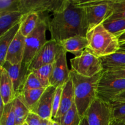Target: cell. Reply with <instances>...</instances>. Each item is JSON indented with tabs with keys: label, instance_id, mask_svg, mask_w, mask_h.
<instances>
[{
	"label": "cell",
	"instance_id": "7a4b0ae2",
	"mask_svg": "<svg viewBox=\"0 0 125 125\" xmlns=\"http://www.w3.org/2000/svg\"><path fill=\"white\" fill-rule=\"evenodd\" d=\"M104 72H100L91 78L82 76L71 69L70 78L73 85L74 104L82 118L86 114L88 109L97 98L98 83Z\"/></svg>",
	"mask_w": 125,
	"mask_h": 125
},
{
	"label": "cell",
	"instance_id": "d4e9b609",
	"mask_svg": "<svg viewBox=\"0 0 125 125\" xmlns=\"http://www.w3.org/2000/svg\"><path fill=\"white\" fill-rule=\"evenodd\" d=\"M52 67L53 64L47 65L32 72L35 74L45 89L50 86V80L52 73Z\"/></svg>",
	"mask_w": 125,
	"mask_h": 125
},
{
	"label": "cell",
	"instance_id": "f35d334b",
	"mask_svg": "<svg viewBox=\"0 0 125 125\" xmlns=\"http://www.w3.org/2000/svg\"><path fill=\"white\" fill-rule=\"evenodd\" d=\"M111 125H125V122H119V121H117L115 120H114Z\"/></svg>",
	"mask_w": 125,
	"mask_h": 125
},
{
	"label": "cell",
	"instance_id": "277c9868",
	"mask_svg": "<svg viewBox=\"0 0 125 125\" xmlns=\"http://www.w3.org/2000/svg\"><path fill=\"white\" fill-rule=\"evenodd\" d=\"M49 19L43 14H41L40 20L34 31L25 39V49L23 62L29 67L37 54L47 42L46 32Z\"/></svg>",
	"mask_w": 125,
	"mask_h": 125
},
{
	"label": "cell",
	"instance_id": "44dd1931",
	"mask_svg": "<svg viewBox=\"0 0 125 125\" xmlns=\"http://www.w3.org/2000/svg\"><path fill=\"white\" fill-rule=\"evenodd\" d=\"M41 14L36 12H30L23 15L20 22V31L26 37L35 29L40 20Z\"/></svg>",
	"mask_w": 125,
	"mask_h": 125
},
{
	"label": "cell",
	"instance_id": "8fae6325",
	"mask_svg": "<svg viewBox=\"0 0 125 125\" xmlns=\"http://www.w3.org/2000/svg\"><path fill=\"white\" fill-rule=\"evenodd\" d=\"M1 67L7 71L12 80L16 96L20 95L23 92L28 77L31 73L29 67L23 62L17 65H12L5 62Z\"/></svg>",
	"mask_w": 125,
	"mask_h": 125
},
{
	"label": "cell",
	"instance_id": "d590c367",
	"mask_svg": "<svg viewBox=\"0 0 125 125\" xmlns=\"http://www.w3.org/2000/svg\"><path fill=\"white\" fill-rule=\"evenodd\" d=\"M53 124V120H46L42 118L41 123L40 125H52Z\"/></svg>",
	"mask_w": 125,
	"mask_h": 125
},
{
	"label": "cell",
	"instance_id": "5b68a950",
	"mask_svg": "<svg viewBox=\"0 0 125 125\" xmlns=\"http://www.w3.org/2000/svg\"><path fill=\"white\" fill-rule=\"evenodd\" d=\"M112 0L76 1L77 5L84 10L89 29L103 24L112 13Z\"/></svg>",
	"mask_w": 125,
	"mask_h": 125
},
{
	"label": "cell",
	"instance_id": "83f0119b",
	"mask_svg": "<svg viewBox=\"0 0 125 125\" xmlns=\"http://www.w3.org/2000/svg\"><path fill=\"white\" fill-rule=\"evenodd\" d=\"M0 125H16L13 101L5 105L3 113L0 116Z\"/></svg>",
	"mask_w": 125,
	"mask_h": 125
},
{
	"label": "cell",
	"instance_id": "f546056e",
	"mask_svg": "<svg viewBox=\"0 0 125 125\" xmlns=\"http://www.w3.org/2000/svg\"><path fill=\"white\" fill-rule=\"evenodd\" d=\"M40 88H44L42 86V84L36 76L35 75L33 72L29 74V76L28 77L26 81L25 85H24L23 91L29 90H32V89H37Z\"/></svg>",
	"mask_w": 125,
	"mask_h": 125
},
{
	"label": "cell",
	"instance_id": "52a82bcc",
	"mask_svg": "<svg viewBox=\"0 0 125 125\" xmlns=\"http://www.w3.org/2000/svg\"><path fill=\"white\" fill-rule=\"evenodd\" d=\"M125 91V78H117L104 73L98 83L97 98L107 103Z\"/></svg>",
	"mask_w": 125,
	"mask_h": 125
},
{
	"label": "cell",
	"instance_id": "d6a6232c",
	"mask_svg": "<svg viewBox=\"0 0 125 125\" xmlns=\"http://www.w3.org/2000/svg\"><path fill=\"white\" fill-rule=\"evenodd\" d=\"M42 118L36 114L31 112L26 120V123L28 125H40Z\"/></svg>",
	"mask_w": 125,
	"mask_h": 125
},
{
	"label": "cell",
	"instance_id": "4fadbf2b",
	"mask_svg": "<svg viewBox=\"0 0 125 125\" xmlns=\"http://www.w3.org/2000/svg\"><path fill=\"white\" fill-rule=\"evenodd\" d=\"M56 88L50 85L46 88L31 112L42 119L52 120V108Z\"/></svg>",
	"mask_w": 125,
	"mask_h": 125
},
{
	"label": "cell",
	"instance_id": "603a6c76",
	"mask_svg": "<svg viewBox=\"0 0 125 125\" xmlns=\"http://www.w3.org/2000/svg\"><path fill=\"white\" fill-rule=\"evenodd\" d=\"M45 89H46L45 88H40L37 89L25 90L19 95L21 96L23 101L30 109L31 112L39 101Z\"/></svg>",
	"mask_w": 125,
	"mask_h": 125
},
{
	"label": "cell",
	"instance_id": "8992f818",
	"mask_svg": "<svg viewBox=\"0 0 125 125\" xmlns=\"http://www.w3.org/2000/svg\"><path fill=\"white\" fill-rule=\"evenodd\" d=\"M72 70L79 75L91 78L103 71L102 62L88 48L79 56L70 60Z\"/></svg>",
	"mask_w": 125,
	"mask_h": 125
},
{
	"label": "cell",
	"instance_id": "9c48e42d",
	"mask_svg": "<svg viewBox=\"0 0 125 125\" xmlns=\"http://www.w3.org/2000/svg\"><path fill=\"white\" fill-rule=\"evenodd\" d=\"M62 50V46L55 40L52 39L47 40L33 59L29 67V70L32 72L45 65L53 64Z\"/></svg>",
	"mask_w": 125,
	"mask_h": 125
},
{
	"label": "cell",
	"instance_id": "484cf974",
	"mask_svg": "<svg viewBox=\"0 0 125 125\" xmlns=\"http://www.w3.org/2000/svg\"><path fill=\"white\" fill-rule=\"evenodd\" d=\"M103 24L107 30L117 37L125 32V19L106 20Z\"/></svg>",
	"mask_w": 125,
	"mask_h": 125
},
{
	"label": "cell",
	"instance_id": "74e56055",
	"mask_svg": "<svg viewBox=\"0 0 125 125\" xmlns=\"http://www.w3.org/2000/svg\"><path fill=\"white\" fill-rule=\"evenodd\" d=\"M118 40H119L120 43L122 42H125V32H123V34H121L119 37H118Z\"/></svg>",
	"mask_w": 125,
	"mask_h": 125
},
{
	"label": "cell",
	"instance_id": "2e32d148",
	"mask_svg": "<svg viewBox=\"0 0 125 125\" xmlns=\"http://www.w3.org/2000/svg\"><path fill=\"white\" fill-rule=\"evenodd\" d=\"M104 73L125 69V49L120 48L114 53L101 57Z\"/></svg>",
	"mask_w": 125,
	"mask_h": 125
},
{
	"label": "cell",
	"instance_id": "e0dca14e",
	"mask_svg": "<svg viewBox=\"0 0 125 125\" xmlns=\"http://www.w3.org/2000/svg\"><path fill=\"white\" fill-rule=\"evenodd\" d=\"M0 98L5 104L12 102L16 98L12 80L7 71L0 67Z\"/></svg>",
	"mask_w": 125,
	"mask_h": 125
},
{
	"label": "cell",
	"instance_id": "1f68e13d",
	"mask_svg": "<svg viewBox=\"0 0 125 125\" xmlns=\"http://www.w3.org/2000/svg\"><path fill=\"white\" fill-rule=\"evenodd\" d=\"M114 120L122 118L125 116V102L111 103Z\"/></svg>",
	"mask_w": 125,
	"mask_h": 125
},
{
	"label": "cell",
	"instance_id": "5bb4252c",
	"mask_svg": "<svg viewBox=\"0 0 125 125\" xmlns=\"http://www.w3.org/2000/svg\"><path fill=\"white\" fill-rule=\"evenodd\" d=\"M25 37L18 32L7 52L6 62L12 65H17L23 62L25 49Z\"/></svg>",
	"mask_w": 125,
	"mask_h": 125
},
{
	"label": "cell",
	"instance_id": "836d02e7",
	"mask_svg": "<svg viewBox=\"0 0 125 125\" xmlns=\"http://www.w3.org/2000/svg\"><path fill=\"white\" fill-rule=\"evenodd\" d=\"M106 73L111 76H112L117 77V78H125V69L122 70L115 71V72H106Z\"/></svg>",
	"mask_w": 125,
	"mask_h": 125
},
{
	"label": "cell",
	"instance_id": "d6986e66",
	"mask_svg": "<svg viewBox=\"0 0 125 125\" xmlns=\"http://www.w3.org/2000/svg\"><path fill=\"white\" fill-rule=\"evenodd\" d=\"M23 15L20 11L0 14V37L21 22Z\"/></svg>",
	"mask_w": 125,
	"mask_h": 125
},
{
	"label": "cell",
	"instance_id": "6da1fadb",
	"mask_svg": "<svg viewBox=\"0 0 125 125\" xmlns=\"http://www.w3.org/2000/svg\"><path fill=\"white\" fill-rule=\"evenodd\" d=\"M48 28L51 39L59 43L76 35L86 37L89 24L84 10L77 5L76 0H63L53 18L49 20Z\"/></svg>",
	"mask_w": 125,
	"mask_h": 125
},
{
	"label": "cell",
	"instance_id": "4316f807",
	"mask_svg": "<svg viewBox=\"0 0 125 125\" xmlns=\"http://www.w3.org/2000/svg\"><path fill=\"white\" fill-rule=\"evenodd\" d=\"M112 13L107 20L125 19V0H112Z\"/></svg>",
	"mask_w": 125,
	"mask_h": 125
},
{
	"label": "cell",
	"instance_id": "7bdbcfd3",
	"mask_svg": "<svg viewBox=\"0 0 125 125\" xmlns=\"http://www.w3.org/2000/svg\"><path fill=\"white\" fill-rule=\"evenodd\" d=\"M52 125H60L59 123H57V122H55V121L53 120V124H52Z\"/></svg>",
	"mask_w": 125,
	"mask_h": 125
},
{
	"label": "cell",
	"instance_id": "ba28073f",
	"mask_svg": "<svg viewBox=\"0 0 125 125\" xmlns=\"http://www.w3.org/2000/svg\"><path fill=\"white\" fill-rule=\"evenodd\" d=\"M85 117L89 125H111L114 120L111 104L97 98L88 109Z\"/></svg>",
	"mask_w": 125,
	"mask_h": 125
},
{
	"label": "cell",
	"instance_id": "9a60e30c",
	"mask_svg": "<svg viewBox=\"0 0 125 125\" xmlns=\"http://www.w3.org/2000/svg\"><path fill=\"white\" fill-rule=\"evenodd\" d=\"M74 104V96L73 85L72 79L70 78L68 81L62 87L61 106L57 116L54 119H53V120L58 123L59 120L72 108Z\"/></svg>",
	"mask_w": 125,
	"mask_h": 125
},
{
	"label": "cell",
	"instance_id": "e575fe53",
	"mask_svg": "<svg viewBox=\"0 0 125 125\" xmlns=\"http://www.w3.org/2000/svg\"><path fill=\"white\" fill-rule=\"evenodd\" d=\"M112 102H125V91L117 95L111 103Z\"/></svg>",
	"mask_w": 125,
	"mask_h": 125
},
{
	"label": "cell",
	"instance_id": "cb8c5ba5",
	"mask_svg": "<svg viewBox=\"0 0 125 125\" xmlns=\"http://www.w3.org/2000/svg\"><path fill=\"white\" fill-rule=\"evenodd\" d=\"M82 118L79 115L75 104L59 120L60 125H80Z\"/></svg>",
	"mask_w": 125,
	"mask_h": 125
},
{
	"label": "cell",
	"instance_id": "8d00e7d4",
	"mask_svg": "<svg viewBox=\"0 0 125 125\" xmlns=\"http://www.w3.org/2000/svg\"><path fill=\"white\" fill-rule=\"evenodd\" d=\"M5 104L3 102L2 99L1 98V103H0V116L4 112V107H5Z\"/></svg>",
	"mask_w": 125,
	"mask_h": 125
},
{
	"label": "cell",
	"instance_id": "30bf717a",
	"mask_svg": "<svg viewBox=\"0 0 125 125\" xmlns=\"http://www.w3.org/2000/svg\"><path fill=\"white\" fill-rule=\"evenodd\" d=\"M63 0H20L19 11L24 15L30 12L43 14L44 12L54 13L61 7Z\"/></svg>",
	"mask_w": 125,
	"mask_h": 125
},
{
	"label": "cell",
	"instance_id": "ab89813d",
	"mask_svg": "<svg viewBox=\"0 0 125 125\" xmlns=\"http://www.w3.org/2000/svg\"><path fill=\"white\" fill-rule=\"evenodd\" d=\"M80 125H89L87 122V120L86 117H85V116L82 118V120H81V122Z\"/></svg>",
	"mask_w": 125,
	"mask_h": 125
},
{
	"label": "cell",
	"instance_id": "3957f363",
	"mask_svg": "<svg viewBox=\"0 0 125 125\" xmlns=\"http://www.w3.org/2000/svg\"><path fill=\"white\" fill-rule=\"evenodd\" d=\"M86 38L87 48L100 58L112 54L120 48L118 37L107 30L103 24L89 29Z\"/></svg>",
	"mask_w": 125,
	"mask_h": 125
},
{
	"label": "cell",
	"instance_id": "60d3db41",
	"mask_svg": "<svg viewBox=\"0 0 125 125\" xmlns=\"http://www.w3.org/2000/svg\"><path fill=\"white\" fill-rule=\"evenodd\" d=\"M117 120V121H119V122H125V117H122V118H118V119H117V120Z\"/></svg>",
	"mask_w": 125,
	"mask_h": 125
},
{
	"label": "cell",
	"instance_id": "ac0fdd59",
	"mask_svg": "<svg viewBox=\"0 0 125 125\" xmlns=\"http://www.w3.org/2000/svg\"><path fill=\"white\" fill-rule=\"evenodd\" d=\"M62 48L66 51L76 56L81 54L88 47V41L86 37L76 35L63 40L59 42Z\"/></svg>",
	"mask_w": 125,
	"mask_h": 125
},
{
	"label": "cell",
	"instance_id": "ee69618b",
	"mask_svg": "<svg viewBox=\"0 0 125 125\" xmlns=\"http://www.w3.org/2000/svg\"><path fill=\"white\" fill-rule=\"evenodd\" d=\"M27 125V124H26V123H24V125Z\"/></svg>",
	"mask_w": 125,
	"mask_h": 125
},
{
	"label": "cell",
	"instance_id": "ffe728a7",
	"mask_svg": "<svg viewBox=\"0 0 125 125\" xmlns=\"http://www.w3.org/2000/svg\"><path fill=\"white\" fill-rule=\"evenodd\" d=\"M20 23L11 28L2 36L0 37V66L2 67L6 62L7 50L15 37L20 30Z\"/></svg>",
	"mask_w": 125,
	"mask_h": 125
},
{
	"label": "cell",
	"instance_id": "4dcf8cb0",
	"mask_svg": "<svg viewBox=\"0 0 125 125\" xmlns=\"http://www.w3.org/2000/svg\"><path fill=\"white\" fill-rule=\"evenodd\" d=\"M63 87V86H62ZM62 87H59L57 88L55 92L54 96L53 102H52V119H54L57 116V113L59 110L61 106V96H62Z\"/></svg>",
	"mask_w": 125,
	"mask_h": 125
},
{
	"label": "cell",
	"instance_id": "f1b7e54d",
	"mask_svg": "<svg viewBox=\"0 0 125 125\" xmlns=\"http://www.w3.org/2000/svg\"><path fill=\"white\" fill-rule=\"evenodd\" d=\"M20 0H0V14L19 11Z\"/></svg>",
	"mask_w": 125,
	"mask_h": 125
},
{
	"label": "cell",
	"instance_id": "b9f144b4",
	"mask_svg": "<svg viewBox=\"0 0 125 125\" xmlns=\"http://www.w3.org/2000/svg\"><path fill=\"white\" fill-rule=\"evenodd\" d=\"M120 48H121L125 49V42L120 43Z\"/></svg>",
	"mask_w": 125,
	"mask_h": 125
},
{
	"label": "cell",
	"instance_id": "7402d4cb",
	"mask_svg": "<svg viewBox=\"0 0 125 125\" xmlns=\"http://www.w3.org/2000/svg\"><path fill=\"white\" fill-rule=\"evenodd\" d=\"M13 108L16 125H23L26 123L31 111L24 103L20 95L16 96L13 100Z\"/></svg>",
	"mask_w": 125,
	"mask_h": 125
},
{
	"label": "cell",
	"instance_id": "7c38bea8",
	"mask_svg": "<svg viewBox=\"0 0 125 125\" xmlns=\"http://www.w3.org/2000/svg\"><path fill=\"white\" fill-rule=\"evenodd\" d=\"M67 52L62 50L53 63L50 78V85L58 88L62 87L70 79V71L67 62Z\"/></svg>",
	"mask_w": 125,
	"mask_h": 125
}]
</instances>
